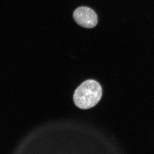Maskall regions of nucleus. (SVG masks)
Segmentation results:
<instances>
[{"mask_svg":"<svg viewBox=\"0 0 154 154\" xmlns=\"http://www.w3.org/2000/svg\"><path fill=\"white\" fill-rule=\"evenodd\" d=\"M102 87L94 80L84 82L75 91L73 100L76 106L82 109L94 107L102 98Z\"/></svg>","mask_w":154,"mask_h":154,"instance_id":"f257e3e1","label":"nucleus"},{"mask_svg":"<svg viewBox=\"0 0 154 154\" xmlns=\"http://www.w3.org/2000/svg\"><path fill=\"white\" fill-rule=\"evenodd\" d=\"M73 17L77 24L84 28H94L98 23V17L96 13L88 7L78 8L74 12Z\"/></svg>","mask_w":154,"mask_h":154,"instance_id":"f03ea898","label":"nucleus"}]
</instances>
